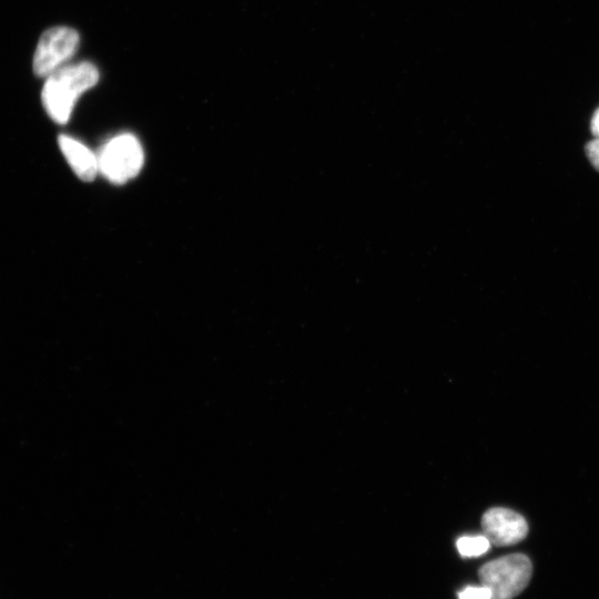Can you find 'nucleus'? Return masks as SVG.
Listing matches in <instances>:
<instances>
[{
	"instance_id": "1",
	"label": "nucleus",
	"mask_w": 599,
	"mask_h": 599,
	"mask_svg": "<svg viewBox=\"0 0 599 599\" xmlns=\"http://www.w3.org/2000/svg\"><path fill=\"white\" fill-rule=\"evenodd\" d=\"M99 81L98 68L89 62L67 63L45 78L41 100L48 115L59 124L69 121L78 98Z\"/></svg>"
},
{
	"instance_id": "10",
	"label": "nucleus",
	"mask_w": 599,
	"mask_h": 599,
	"mask_svg": "<svg viewBox=\"0 0 599 599\" xmlns=\"http://www.w3.org/2000/svg\"><path fill=\"white\" fill-rule=\"evenodd\" d=\"M591 131L596 139H599V109L593 114L592 121H591Z\"/></svg>"
},
{
	"instance_id": "3",
	"label": "nucleus",
	"mask_w": 599,
	"mask_h": 599,
	"mask_svg": "<svg viewBox=\"0 0 599 599\" xmlns=\"http://www.w3.org/2000/svg\"><path fill=\"white\" fill-rule=\"evenodd\" d=\"M97 156L99 173L114 184H123L133 179L144 161L139 140L130 133L109 140Z\"/></svg>"
},
{
	"instance_id": "9",
	"label": "nucleus",
	"mask_w": 599,
	"mask_h": 599,
	"mask_svg": "<svg viewBox=\"0 0 599 599\" xmlns=\"http://www.w3.org/2000/svg\"><path fill=\"white\" fill-rule=\"evenodd\" d=\"M586 153L592 165L599 171V139H595L587 144Z\"/></svg>"
},
{
	"instance_id": "8",
	"label": "nucleus",
	"mask_w": 599,
	"mask_h": 599,
	"mask_svg": "<svg viewBox=\"0 0 599 599\" xmlns=\"http://www.w3.org/2000/svg\"><path fill=\"white\" fill-rule=\"evenodd\" d=\"M459 599H493L489 588L481 587H467L458 593Z\"/></svg>"
},
{
	"instance_id": "4",
	"label": "nucleus",
	"mask_w": 599,
	"mask_h": 599,
	"mask_svg": "<svg viewBox=\"0 0 599 599\" xmlns=\"http://www.w3.org/2000/svg\"><path fill=\"white\" fill-rule=\"evenodd\" d=\"M80 42L79 33L69 27H53L40 37L33 55V72L47 78L74 55Z\"/></svg>"
},
{
	"instance_id": "2",
	"label": "nucleus",
	"mask_w": 599,
	"mask_h": 599,
	"mask_svg": "<svg viewBox=\"0 0 599 599\" xmlns=\"http://www.w3.org/2000/svg\"><path fill=\"white\" fill-rule=\"evenodd\" d=\"M531 575V561L522 554L497 558L478 571L481 585L490 589L493 599L515 598L527 587Z\"/></svg>"
},
{
	"instance_id": "5",
	"label": "nucleus",
	"mask_w": 599,
	"mask_h": 599,
	"mask_svg": "<svg viewBox=\"0 0 599 599\" xmlns=\"http://www.w3.org/2000/svg\"><path fill=\"white\" fill-rule=\"evenodd\" d=\"M481 528L490 544L498 547L515 545L528 534L525 518L502 507L489 508L481 517Z\"/></svg>"
},
{
	"instance_id": "7",
	"label": "nucleus",
	"mask_w": 599,
	"mask_h": 599,
	"mask_svg": "<svg viewBox=\"0 0 599 599\" xmlns=\"http://www.w3.org/2000/svg\"><path fill=\"white\" fill-rule=\"evenodd\" d=\"M456 546L463 557H478L489 549L490 541L485 535L464 536L458 538Z\"/></svg>"
},
{
	"instance_id": "6",
	"label": "nucleus",
	"mask_w": 599,
	"mask_h": 599,
	"mask_svg": "<svg viewBox=\"0 0 599 599\" xmlns=\"http://www.w3.org/2000/svg\"><path fill=\"white\" fill-rule=\"evenodd\" d=\"M59 146L67 162L79 179L90 182L99 173L98 156L72 136L61 134Z\"/></svg>"
}]
</instances>
